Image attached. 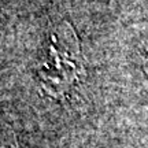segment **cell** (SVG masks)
<instances>
[{
  "mask_svg": "<svg viewBox=\"0 0 148 148\" xmlns=\"http://www.w3.org/2000/svg\"><path fill=\"white\" fill-rule=\"evenodd\" d=\"M143 69H144V73L148 75V49L145 55H144V59H143Z\"/></svg>",
  "mask_w": 148,
  "mask_h": 148,
  "instance_id": "2",
  "label": "cell"
},
{
  "mask_svg": "<svg viewBox=\"0 0 148 148\" xmlns=\"http://www.w3.org/2000/svg\"><path fill=\"white\" fill-rule=\"evenodd\" d=\"M38 85L52 97L64 95L84 74V59L78 38L67 22L48 33L36 70Z\"/></svg>",
  "mask_w": 148,
  "mask_h": 148,
  "instance_id": "1",
  "label": "cell"
}]
</instances>
